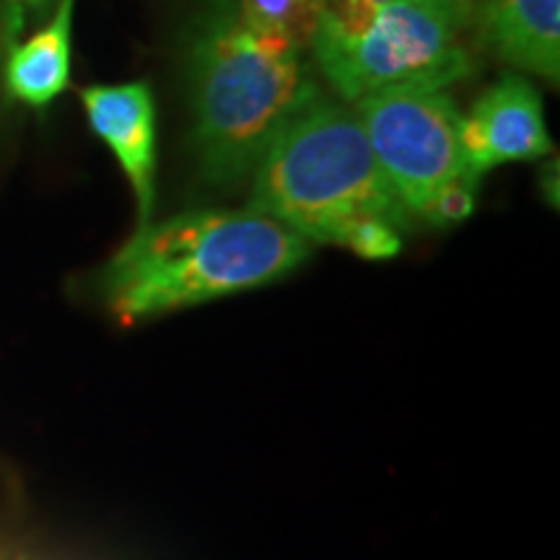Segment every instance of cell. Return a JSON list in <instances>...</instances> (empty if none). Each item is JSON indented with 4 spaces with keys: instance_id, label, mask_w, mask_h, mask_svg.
<instances>
[{
    "instance_id": "cell-8",
    "label": "cell",
    "mask_w": 560,
    "mask_h": 560,
    "mask_svg": "<svg viewBox=\"0 0 560 560\" xmlns=\"http://www.w3.org/2000/svg\"><path fill=\"white\" fill-rule=\"evenodd\" d=\"M478 42L524 73L560 79V0H475Z\"/></svg>"
},
{
    "instance_id": "cell-10",
    "label": "cell",
    "mask_w": 560,
    "mask_h": 560,
    "mask_svg": "<svg viewBox=\"0 0 560 560\" xmlns=\"http://www.w3.org/2000/svg\"><path fill=\"white\" fill-rule=\"evenodd\" d=\"M236 5L252 26L280 34L301 50L317 30V0H236Z\"/></svg>"
},
{
    "instance_id": "cell-7",
    "label": "cell",
    "mask_w": 560,
    "mask_h": 560,
    "mask_svg": "<svg viewBox=\"0 0 560 560\" xmlns=\"http://www.w3.org/2000/svg\"><path fill=\"white\" fill-rule=\"evenodd\" d=\"M91 130L115 153L138 206V226H145L156 206V100L151 83L81 89Z\"/></svg>"
},
{
    "instance_id": "cell-2",
    "label": "cell",
    "mask_w": 560,
    "mask_h": 560,
    "mask_svg": "<svg viewBox=\"0 0 560 560\" xmlns=\"http://www.w3.org/2000/svg\"><path fill=\"white\" fill-rule=\"evenodd\" d=\"M249 210L270 215L310 244H332L366 260L395 257L412 223L359 115L322 94L262 153L252 174Z\"/></svg>"
},
{
    "instance_id": "cell-6",
    "label": "cell",
    "mask_w": 560,
    "mask_h": 560,
    "mask_svg": "<svg viewBox=\"0 0 560 560\" xmlns=\"http://www.w3.org/2000/svg\"><path fill=\"white\" fill-rule=\"evenodd\" d=\"M459 143L478 179L495 166L548 156L552 140L540 91L522 75H503L462 115Z\"/></svg>"
},
{
    "instance_id": "cell-3",
    "label": "cell",
    "mask_w": 560,
    "mask_h": 560,
    "mask_svg": "<svg viewBox=\"0 0 560 560\" xmlns=\"http://www.w3.org/2000/svg\"><path fill=\"white\" fill-rule=\"evenodd\" d=\"M312 244L255 210H187L136 226L102 270L122 325L268 285L310 260Z\"/></svg>"
},
{
    "instance_id": "cell-9",
    "label": "cell",
    "mask_w": 560,
    "mask_h": 560,
    "mask_svg": "<svg viewBox=\"0 0 560 560\" xmlns=\"http://www.w3.org/2000/svg\"><path fill=\"white\" fill-rule=\"evenodd\" d=\"M75 0H58L52 19L21 45H11L5 60V89L26 107H47L70 83V37Z\"/></svg>"
},
{
    "instance_id": "cell-4",
    "label": "cell",
    "mask_w": 560,
    "mask_h": 560,
    "mask_svg": "<svg viewBox=\"0 0 560 560\" xmlns=\"http://www.w3.org/2000/svg\"><path fill=\"white\" fill-rule=\"evenodd\" d=\"M353 112L412 221L452 226L472 215L480 179L462 153V112L446 89L384 91Z\"/></svg>"
},
{
    "instance_id": "cell-12",
    "label": "cell",
    "mask_w": 560,
    "mask_h": 560,
    "mask_svg": "<svg viewBox=\"0 0 560 560\" xmlns=\"http://www.w3.org/2000/svg\"><path fill=\"white\" fill-rule=\"evenodd\" d=\"M34 5V0H9V9H11V19H9V24H11V39H13V34L19 32V26H21V5Z\"/></svg>"
},
{
    "instance_id": "cell-11",
    "label": "cell",
    "mask_w": 560,
    "mask_h": 560,
    "mask_svg": "<svg viewBox=\"0 0 560 560\" xmlns=\"http://www.w3.org/2000/svg\"><path fill=\"white\" fill-rule=\"evenodd\" d=\"M420 3L431 5V9H436L444 13V16H450L459 30H467L472 21L475 0H420Z\"/></svg>"
},
{
    "instance_id": "cell-5",
    "label": "cell",
    "mask_w": 560,
    "mask_h": 560,
    "mask_svg": "<svg viewBox=\"0 0 560 560\" xmlns=\"http://www.w3.org/2000/svg\"><path fill=\"white\" fill-rule=\"evenodd\" d=\"M457 24L420 0H387L359 34L314 32V60L342 100L400 89H446L472 73Z\"/></svg>"
},
{
    "instance_id": "cell-1",
    "label": "cell",
    "mask_w": 560,
    "mask_h": 560,
    "mask_svg": "<svg viewBox=\"0 0 560 560\" xmlns=\"http://www.w3.org/2000/svg\"><path fill=\"white\" fill-rule=\"evenodd\" d=\"M192 151L210 187L244 185L262 153L319 89L301 47L257 30L236 0H198L182 30Z\"/></svg>"
}]
</instances>
